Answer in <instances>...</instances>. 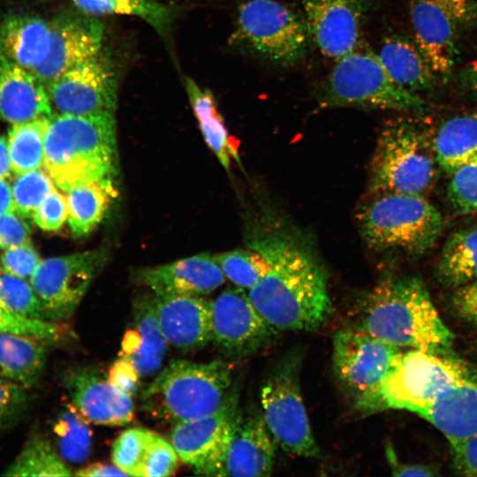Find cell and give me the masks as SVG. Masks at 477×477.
Returning a JSON list of instances; mask_svg holds the SVG:
<instances>
[{
  "instance_id": "3957f363",
  "label": "cell",
  "mask_w": 477,
  "mask_h": 477,
  "mask_svg": "<svg viewBox=\"0 0 477 477\" xmlns=\"http://www.w3.org/2000/svg\"><path fill=\"white\" fill-rule=\"evenodd\" d=\"M116 163L113 112L50 117L43 167L58 188L66 193L87 183H110Z\"/></svg>"
},
{
  "instance_id": "f907efd6",
  "label": "cell",
  "mask_w": 477,
  "mask_h": 477,
  "mask_svg": "<svg viewBox=\"0 0 477 477\" xmlns=\"http://www.w3.org/2000/svg\"><path fill=\"white\" fill-rule=\"evenodd\" d=\"M452 449L457 468L464 474L477 476V434Z\"/></svg>"
},
{
  "instance_id": "83f0119b",
  "label": "cell",
  "mask_w": 477,
  "mask_h": 477,
  "mask_svg": "<svg viewBox=\"0 0 477 477\" xmlns=\"http://www.w3.org/2000/svg\"><path fill=\"white\" fill-rule=\"evenodd\" d=\"M47 343L32 336L0 333V377L33 388L46 366Z\"/></svg>"
},
{
  "instance_id": "44dd1931",
  "label": "cell",
  "mask_w": 477,
  "mask_h": 477,
  "mask_svg": "<svg viewBox=\"0 0 477 477\" xmlns=\"http://www.w3.org/2000/svg\"><path fill=\"white\" fill-rule=\"evenodd\" d=\"M153 300L160 328L174 348L188 352L210 342L212 301L201 296L156 294Z\"/></svg>"
},
{
  "instance_id": "4dcf8cb0",
  "label": "cell",
  "mask_w": 477,
  "mask_h": 477,
  "mask_svg": "<svg viewBox=\"0 0 477 477\" xmlns=\"http://www.w3.org/2000/svg\"><path fill=\"white\" fill-rule=\"evenodd\" d=\"M436 274L443 284L457 288L477 279V227L457 231L446 239Z\"/></svg>"
},
{
  "instance_id": "ee69618b",
  "label": "cell",
  "mask_w": 477,
  "mask_h": 477,
  "mask_svg": "<svg viewBox=\"0 0 477 477\" xmlns=\"http://www.w3.org/2000/svg\"><path fill=\"white\" fill-rule=\"evenodd\" d=\"M179 457L171 444L155 434L144 468V477H166L178 469Z\"/></svg>"
},
{
  "instance_id": "816d5d0a",
  "label": "cell",
  "mask_w": 477,
  "mask_h": 477,
  "mask_svg": "<svg viewBox=\"0 0 477 477\" xmlns=\"http://www.w3.org/2000/svg\"><path fill=\"white\" fill-rule=\"evenodd\" d=\"M386 456L394 476H433V469L422 465L400 464L391 446L386 447Z\"/></svg>"
},
{
  "instance_id": "ac0fdd59",
  "label": "cell",
  "mask_w": 477,
  "mask_h": 477,
  "mask_svg": "<svg viewBox=\"0 0 477 477\" xmlns=\"http://www.w3.org/2000/svg\"><path fill=\"white\" fill-rule=\"evenodd\" d=\"M103 25L82 14H65L50 22V46L32 72L45 87L72 68L100 53Z\"/></svg>"
},
{
  "instance_id": "f6af8a7d",
  "label": "cell",
  "mask_w": 477,
  "mask_h": 477,
  "mask_svg": "<svg viewBox=\"0 0 477 477\" xmlns=\"http://www.w3.org/2000/svg\"><path fill=\"white\" fill-rule=\"evenodd\" d=\"M32 218L34 223L46 231H55L62 228L68 219L66 196L57 189L50 193L34 210Z\"/></svg>"
},
{
  "instance_id": "b9f144b4",
  "label": "cell",
  "mask_w": 477,
  "mask_h": 477,
  "mask_svg": "<svg viewBox=\"0 0 477 477\" xmlns=\"http://www.w3.org/2000/svg\"><path fill=\"white\" fill-rule=\"evenodd\" d=\"M61 322L30 320L17 316L0 304V333L14 332L39 338L45 343H60L68 336Z\"/></svg>"
},
{
  "instance_id": "60d3db41",
  "label": "cell",
  "mask_w": 477,
  "mask_h": 477,
  "mask_svg": "<svg viewBox=\"0 0 477 477\" xmlns=\"http://www.w3.org/2000/svg\"><path fill=\"white\" fill-rule=\"evenodd\" d=\"M450 176L448 197L455 213H477V155Z\"/></svg>"
},
{
  "instance_id": "74e56055",
  "label": "cell",
  "mask_w": 477,
  "mask_h": 477,
  "mask_svg": "<svg viewBox=\"0 0 477 477\" xmlns=\"http://www.w3.org/2000/svg\"><path fill=\"white\" fill-rule=\"evenodd\" d=\"M155 432L141 428H128L115 440L111 458L128 476L144 477V468Z\"/></svg>"
},
{
  "instance_id": "d6986e66",
  "label": "cell",
  "mask_w": 477,
  "mask_h": 477,
  "mask_svg": "<svg viewBox=\"0 0 477 477\" xmlns=\"http://www.w3.org/2000/svg\"><path fill=\"white\" fill-rule=\"evenodd\" d=\"M276 443L261 410L239 409L217 476L263 477L271 474Z\"/></svg>"
},
{
  "instance_id": "8d00e7d4",
  "label": "cell",
  "mask_w": 477,
  "mask_h": 477,
  "mask_svg": "<svg viewBox=\"0 0 477 477\" xmlns=\"http://www.w3.org/2000/svg\"><path fill=\"white\" fill-rule=\"evenodd\" d=\"M215 257L225 277L242 289H252L269 269L267 259L251 247L232 250Z\"/></svg>"
},
{
  "instance_id": "11a10c76",
  "label": "cell",
  "mask_w": 477,
  "mask_h": 477,
  "mask_svg": "<svg viewBox=\"0 0 477 477\" xmlns=\"http://www.w3.org/2000/svg\"><path fill=\"white\" fill-rule=\"evenodd\" d=\"M7 212H15L11 186L0 178V214Z\"/></svg>"
},
{
  "instance_id": "7c38bea8",
  "label": "cell",
  "mask_w": 477,
  "mask_h": 477,
  "mask_svg": "<svg viewBox=\"0 0 477 477\" xmlns=\"http://www.w3.org/2000/svg\"><path fill=\"white\" fill-rule=\"evenodd\" d=\"M410 20L414 42L436 74L451 72L460 32L477 20L473 0H411Z\"/></svg>"
},
{
  "instance_id": "d4e9b609",
  "label": "cell",
  "mask_w": 477,
  "mask_h": 477,
  "mask_svg": "<svg viewBox=\"0 0 477 477\" xmlns=\"http://www.w3.org/2000/svg\"><path fill=\"white\" fill-rule=\"evenodd\" d=\"M432 423L454 447L477 434V384L471 379L442 394L418 413Z\"/></svg>"
},
{
  "instance_id": "9a60e30c",
  "label": "cell",
  "mask_w": 477,
  "mask_h": 477,
  "mask_svg": "<svg viewBox=\"0 0 477 477\" xmlns=\"http://www.w3.org/2000/svg\"><path fill=\"white\" fill-rule=\"evenodd\" d=\"M238 411L237 390L233 389L213 413L173 425L170 443L179 458L195 473L217 476Z\"/></svg>"
},
{
  "instance_id": "484cf974",
  "label": "cell",
  "mask_w": 477,
  "mask_h": 477,
  "mask_svg": "<svg viewBox=\"0 0 477 477\" xmlns=\"http://www.w3.org/2000/svg\"><path fill=\"white\" fill-rule=\"evenodd\" d=\"M50 46V23L15 15L0 23V60L32 72L46 57Z\"/></svg>"
},
{
  "instance_id": "6da1fadb",
  "label": "cell",
  "mask_w": 477,
  "mask_h": 477,
  "mask_svg": "<svg viewBox=\"0 0 477 477\" xmlns=\"http://www.w3.org/2000/svg\"><path fill=\"white\" fill-rule=\"evenodd\" d=\"M246 239L269 264L248 290L262 317L278 331H311L325 322L332 311L327 274L307 240L266 212L251 221Z\"/></svg>"
},
{
  "instance_id": "5bb4252c",
  "label": "cell",
  "mask_w": 477,
  "mask_h": 477,
  "mask_svg": "<svg viewBox=\"0 0 477 477\" xmlns=\"http://www.w3.org/2000/svg\"><path fill=\"white\" fill-rule=\"evenodd\" d=\"M278 333L240 287L225 289L212 301L210 341L224 355L244 358L254 354L272 343Z\"/></svg>"
},
{
  "instance_id": "681fc988",
  "label": "cell",
  "mask_w": 477,
  "mask_h": 477,
  "mask_svg": "<svg viewBox=\"0 0 477 477\" xmlns=\"http://www.w3.org/2000/svg\"><path fill=\"white\" fill-rule=\"evenodd\" d=\"M456 313L477 329V279L458 287L452 297Z\"/></svg>"
},
{
  "instance_id": "cb8c5ba5",
  "label": "cell",
  "mask_w": 477,
  "mask_h": 477,
  "mask_svg": "<svg viewBox=\"0 0 477 477\" xmlns=\"http://www.w3.org/2000/svg\"><path fill=\"white\" fill-rule=\"evenodd\" d=\"M52 116L44 84L32 72L0 60V117L15 125Z\"/></svg>"
},
{
  "instance_id": "8fae6325",
  "label": "cell",
  "mask_w": 477,
  "mask_h": 477,
  "mask_svg": "<svg viewBox=\"0 0 477 477\" xmlns=\"http://www.w3.org/2000/svg\"><path fill=\"white\" fill-rule=\"evenodd\" d=\"M467 380L464 367L448 355L413 349L402 352L382 386L384 408L418 414L446 390Z\"/></svg>"
},
{
  "instance_id": "7a4b0ae2",
  "label": "cell",
  "mask_w": 477,
  "mask_h": 477,
  "mask_svg": "<svg viewBox=\"0 0 477 477\" xmlns=\"http://www.w3.org/2000/svg\"><path fill=\"white\" fill-rule=\"evenodd\" d=\"M357 329L386 343L448 355L454 336L443 323L420 278H385L362 299Z\"/></svg>"
},
{
  "instance_id": "9c48e42d",
  "label": "cell",
  "mask_w": 477,
  "mask_h": 477,
  "mask_svg": "<svg viewBox=\"0 0 477 477\" xmlns=\"http://www.w3.org/2000/svg\"><path fill=\"white\" fill-rule=\"evenodd\" d=\"M402 352L400 347L357 328L335 334L333 370L358 410L368 413L385 409L382 386Z\"/></svg>"
},
{
  "instance_id": "c3c4849f",
  "label": "cell",
  "mask_w": 477,
  "mask_h": 477,
  "mask_svg": "<svg viewBox=\"0 0 477 477\" xmlns=\"http://www.w3.org/2000/svg\"><path fill=\"white\" fill-rule=\"evenodd\" d=\"M107 380L121 391L133 396L140 389V375L126 358L119 356L110 367Z\"/></svg>"
},
{
  "instance_id": "4316f807",
  "label": "cell",
  "mask_w": 477,
  "mask_h": 477,
  "mask_svg": "<svg viewBox=\"0 0 477 477\" xmlns=\"http://www.w3.org/2000/svg\"><path fill=\"white\" fill-rule=\"evenodd\" d=\"M377 55L392 79L413 93L432 89L440 80L414 41L405 36H385Z\"/></svg>"
},
{
  "instance_id": "d590c367",
  "label": "cell",
  "mask_w": 477,
  "mask_h": 477,
  "mask_svg": "<svg viewBox=\"0 0 477 477\" xmlns=\"http://www.w3.org/2000/svg\"><path fill=\"white\" fill-rule=\"evenodd\" d=\"M89 14H123L141 18L159 33L167 32L175 11L155 0H72Z\"/></svg>"
},
{
  "instance_id": "52a82bcc",
  "label": "cell",
  "mask_w": 477,
  "mask_h": 477,
  "mask_svg": "<svg viewBox=\"0 0 477 477\" xmlns=\"http://www.w3.org/2000/svg\"><path fill=\"white\" fill-rule=\"evenodd\" d=\"M357 221L369 247L413 255L429 250L443 227L441 213L424 196L402 193L372 194Z\"/></svg>"
},
{
  "instance_id": "7dc6e473",
  "label": "cell",
  "mask_w": 477,
  "mask_h": 477,
  "mask_svg": "<svg viewBox=\"0 0 477 477\" xmlns=\"http://www.w3.org/2000/svg\"><path fill=\"white\" fill-rule=\"evenodd\" d=\"M31 228L15 212L0 214V248L9 249L30 243Z\"/></svg>"
},
{
  "instance_id": "7402d4cb",
  "label": "cell",
  "mask_w": 477,
  "mask_h": 477,
  "mask_svg": "<svg viewBox=\"0 0 477 477\" xmlns=\"http://www.w3.org/2000/svg\"><path fill=\"white\" fill-rule=\"evenodd\" d=\"M225 278L216 257L206 253L144 269L139 277L154 294L162 296H202L218 288Z\"/></svg>"
},
{
  "instance_id": "ffe728a7",
  "label": "cell",
  "mask_w": 477,
  "mask_h": 477,
  "mask_svg": "<svg viewBox=\"0 0 477 477\" xmlns=\"http://www.w3.org/2000/svg\"><path fill=\"white\" fill-rule=\"evenodd\" d=\"M64 382L71 403L89 423L123 426L132 420V396L113 386L96 368H75L68 372Z\"/></svg>"
},
{
  "instance_id": "603a6c76",
  "label": "cell",
  "mask_w": 477,
  "mask_h": 477,
  "mask_svg": "<svg viewBox=\"0 0 477 477\" xmlns=\"http://www.w3.org/2000/svg\"><path fill=\"white\" fill-rule=\"evenodd\" d=\"M132 314L119 356L128 359L141 377L155 375L162 369L170 344L158 323L153 295L138 299Z\"/></svg>"
},
{
  "instance_id": "8992f818",
  "label": "cell",
  "mask_w": 477,
  "mask_h": 477,
  "mask_svg": "<svg viewBox=\"0 0 477 477\" xmlns=\"http://www.w3.org/2000/svg\"><path fill=\"white\" fill-rule=\"evenodd\" d=\"M320 109L355 108L422 113L426 102L389 74L363 42L336 60L317 97Z\"/></svg>"
},
{
  "instance_id": "ab89813d",
  "label": "cell",
  "mask_w": 477,
  "mask_h": 477,
  "mask_svg": "<svg viewBox=\"0 0 477 477\" xmlns=\"http://www.w3.org/2000/svg\"><path fill=\"white\" fill-rule=\"evenodd\" d=\"M55 183L42 168L17 174L11 184L15 213L32 217L34 210L54 190Z\"/></svg>"
},
{
  "instance_id": "9f6ffc18",
  "label": "cell",
  "mask_w": 477,
  "mask_h": 477,
  "mask_svg": "<svg viewBox=\"0 0 477 477\" xmlns=\"http://www.w3.org/2000/svg\"><path fill=\"white\" fill-rule=\"evenodd\" d=\"M462 80L470 91L477 94V60L465 69L462 73Z\"/></svg>"
},
{
  "instance_id": "1f68e13d",
  "label": "cell",
  "mask_w": 477,
  "mask_h": 477,
  "mask_svg": "<svg viewBox=\"0 0 477 477\" xmlns=\"http://www.w3.org/2000/svg\"><path fill=\"white\" fill-rule=\"evenodd\" d=\"M73 473L57 448L46 437L34 435L25 443L4 476H70Z\"/></svg>"
},
{
  "instance_id": "f35d334b",
  "label": "cell",
  "mask_w": 477,
  "mask_h": 477,
  "mask_svg": "<svg viewBox=\"0 0 477 477\" xmlns=\"http://www.w3.org/2000/svg\"><path fill=\"white\" fill-rule=\"evenodd\" d=\"M0 304L17 316L30 320L50 321L27 279L4 272L0 274Z\"/></svg>"
},
{
  "instance_id": "5b68a950",
  "label": "cell",
  "mask_w": 477,
  "mask_h": 477,
  "mask_svg": "<svg viewBox=\"0 0 477 477\" xmlns=\"http://www.w3.org/2000/svg\"><path fill=\"white\" fill-rule=\"evenodd\" d=\"M432 131L421 120L399 117L388 120L377 139L370 166L371 194L424 196L439 168Z\"/></svg>"
},
{
  "instance_id": "2e32d148",
  "label": "cell",
  "mask_w": 477,
  "mask_h": 477,
  "mask_svg": "<svg viewBox=\"0 0 477 477\" xmlns=\"http://www.w3.org/2000/svg\"><path fill=\"white\" fill-rule=\"evenodd\" d=\"M53 115L114 112L117 78L101 52L68 71L46 87Z\"/></svg>"
},
{
  "instance_id": "d6a6232c",
  "label": "cell",
  "mask_w": 477,
  "mask_h": 477,
  "mask_svg": "<svg viewBox=\"0 0 477 477\" xmlns=\"http://www.w3.org/2000/svg\"><path fill=\"white\" fill-rule=\"evenodd\" d=\"M110 185L91 182L66 192L68 222L73 235H87L101 222L110 203Z\"/></svg>"
},
{
  "instance_id": "f5cc1de1",
  "label": "cell",
  "mask_w": 477,
  "mask_h": 477,
  "mask_svg": "<svg viewBox=\"0 0 477 477\" xmlns=\"http://www.w3.org/2000/svg\"><path fill=\"white\" fill-rule=\"evenodd\" d=\"M74 475L82 477H97V476H128L125 472L116 466L106 465L103 463H93L87 465L76 473Z\"/></svg>"
},
{
  "instance_id": "836d02e7",
  "label": "cell",
  "mask_w": 477,
  "mask_h": 477,
  "mask_svg": "<svg viewBox=\"0 0 477 477\" xmlns=\"http://www.w3.org/2000/svg\"><path fill=\"white\" fill-rule=\"evenodd\" d=\"M48 117L12 125L8 132V146L12 172L17 174L43 166Z\"/></svg>"
},
{
  "instance_id": "30bf717a",
  "label": "cell",
  "mask_w": 477,
  "mask_h": 477,
  "mask_svg": "<svg viewBox=\"0 0 477 477\" xmlns=\"http://www.w3.org/2000/svg\"><path fill=\"white\" fill-rule=\"evenodd\" d=\"M300 355L283 357L267 374L261 387V413L276 443L289 455L318 458L299 386Z\"/></svg>"
},
{
  "instance_id": "4fadbf2b",
  "label": "cell",
  "mask_w": 477,
  "mask_h": 477,
  "mask_svg": "<svg viewBox=\"0 0 477 477\" xmlns=\"http://www.w3.org/2000/svg\"><path fill=\"white\" fill-rule=\"evenodd\" d=\"M105 260L102 250L42 260L29 282L50 321L73 314Z\"/></svg>"
},
{
  "instance_id": "f1b7e54d",
  "label": "cell",
  "mask_w": 477,
  "mask_h": 477,
  "mask_svg": "<svg viewBox=\"0 0 477 477\" xmlns=\"http://www.w3.org/2000/svg\"><path fill=\"white\" fill-rule=\"evenodd\" d=\"M433 144L439 168L451 175L477 155V112L443 121L434 131Z\"/></svg>"
},
{
  "instance_id": "ba28073f",
  "label": "cell",
  "mask_w": 477,
  "mask_h": 477,
  "mask_svg": "<svg viewBox=\"0 0 477 477\" xmlns=\"http://www.w3.org/2000/svg\"><path fill=\"white\" fill-rule=\"evenodd\" d=\"M309 41L302 14L276 0H246L238 7L229 44L266 62L291 65L306 56Z\"/></svg>"
},
{
  "instance_id": "277c9868",
  "label": "cell",
  "mask_w": 477,
  "mask_h": 477,
  "mask_svg": "<svg viewBox=\"0 0 477 477\" xmlns=\"http://www.w3.org/2000/svg\"><path fill=\"white\" fill-rule=\"evenodd\" d=\"M231 382V367L222 360H171L142 392L141 407L151 417L173 425L201 418L223 405Z\"/></svg>"
},
{
  "instance_id": "e0dca14e",
  "label": "cell",
  "mask_w": 477,
  "mask_h": 477,
  "mask_svg": "<svg viewBox=\"0 0 477 477\" xmlns=\"http://www.w3.org/2000/svg\"><path fill=\"white\" fill-rule=\"evenodd\" d=\"M310 40L325 57L338 59L362 42L371 0H302Z\"/></svg>"
},
{
  "instance_id": "6f0895ef",
  "label": "cell",
  "mask_w": 477,
  "mask_h": 477,
  "mask_svg": "<svg viewBox=\"0 0 477 477\" xmlns=\"http://www.w3.org/2000/svg\"><path fill=\"white\" fill-rule=\"evenodd\" d=\"M473 1L474 4H475V7L477 9V0H473Z\"/></svg>"
},
{
  "instance_id": "db71d44e",
  "label": "cell",
  "mask_w": 477,
  "mask_h": 477,
  "mask_svg": "<svg viewBox=\"0 0 477 477\" xmlns=\"http://www.w3.org/2000/svg\"><path fill=\"white\" fill-rule=\"evenodd\" d=\"M12 172L8 140L0 135V178L5 179Z\"/></svg>"
},
{
  "instance_id": "e575fe53",
  "label": "cell",
  "mask_w": 477,
  "mask_h": 477,
  "mask_svg": "<svg viewBox=\"0 0 477 477\" xmlns=\"http://www.w3.org/2000/svg\"><path fill=\"white\" fill-rule=\"evenodd\" d=\"M89 422L70 402L53 423V433L62 458L67 463L80 464L90 452L92 431Z\"/></svg>"
},
{
  "instance_id": "7bdbcfd3",
  "label": "cell",
  "mask_w": 477,
  "mask_h": 477,
  "mask_svg": "<svg viewBox=\"0 0 477 477\" xmlns=\"http://www.w3.org/2000/svg\"><path fill=\"white\" fill-rule=\"evenodd\" d=\"M29 390L0 377V435L24 417L32 401Z\"/></svg>"
},
{
  "instance_id": "f546056e",
  "label": "cell",
  "mask_w": 477,
  "mask_h": 477,
  "mask_svg": "<svg viewBox=\"0 0 477 477\" xmlns=\"http://www.w3.org/2000/svg\"><path fill=\"white\" fill-rule=\"evenodd\" d=\"M186 83L204 140L228 171L231 159L239 161L238 155L236 145L233 144L223 118L217 109L215 97L210 90L201 89L189 78L186 79Z\"/></svg>"
},
{
  "instance_id": "bcb514c9",
  "label": "cell",
  "mask_w": 477,
  "mask_h": 477,
  "mask_svg": "<svg viewBox=\"0 0 477 477\" xmlns=\"http://www.w3.org/2000/svg\"><path fill=\"white\" fill-rule=\"evenodd\" d=\"M0 261L3 272L24 279H30L42 261L31 243L5 249Z\"/></svg>"
}]
</instances>
